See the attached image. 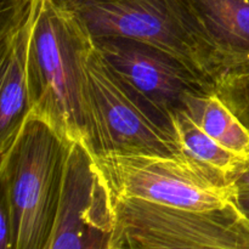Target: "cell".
<instances>
[{
    "label": "cell",
    "mask_w": 249,
    "mask_h": 249,
    "mask_svg": "<svg viewBox=\"0 0 249 249\" xmlns=\"http://www.w3.org/2000/svg\"><path fill=\"white\" fill-rule=\"evenodd\" d=\"M91 39L150 44L186 65L214 90L216 70L186 0H55Z\"/></svg>",
    "instance_id": "obj_4"
},
{
    "label": "cell",
    "mask_w": 249,
    "mask_h": 249,
    "mask_svg": "<svg viewBox=\"0 0 249 249\" xmlns=\"http://www.w3.org/2000/svg\"><path fill=\"white\" fill-rule=\"evenodd\" d=\"M233 201H235L236 206L240 208V211L249 219V194L235 195Z\"/></svg>",
    "instance_id": "obj_15"
},
{
    "label": "cell",
    "mask_w": 249,
    "mask_h": 249,
    "mask_svg": "<svg viewBox=\"0 0 249 249\" xmlns=\"http://www.w3.org/2000/svg\"><path fill=\"white\" fill-rule=\"evenodd\" d=\"M89 36L55 0H39L28 50L29 116L67 142L85 141L80 55Z\"/></svg>",
    "instance_id": "obj_2"
},
{
    "label": "cell",
    "mask_w": 249,
    "mask_h": 249,
    "mask_svg": "<svg viewBox=\"0 0 249 249\" xmlns=\"http://www.w3.org/2000/svg\"><path fill=\"white\" fill-rule=\"evenodd\" d=\"M186 1L211 53L216 77L249 67V0Z\"/></svg>",
    "instance_id": "obj_10"
},
{
    "label": "cell",
    "mask_w": 249,
    "mask_h": 249,
    "mask_svg": "<svg viewBox=\"0 0 249 249\" xmlns=\"http://www.w3.org/2000/svg\"><path fill=\"white\" fill-rule=\"evenodd\" d=\"M39 0L15 28L0 34V153L18 135L29 112L28 50Z\"/></svg>",
    "instance_id": "obj_9"
},
{
    "label": "cell",
    "mask_w": 249,
    "mask_h": 249,
    "mask_svg": "<svg viewBox=\"0 0 249 249\" xmlns=\"http://www.w3.org/2000/svg\"><path fill=\"white\" fill-rule=\"evenodd\" d=\"M214 91L249 130V67L219 74Z\"/></svg>",
    "instance_id": "obj_13"
},
{
    "label": "cell",
    "mask_w": 249,
    "mask_h": 249,
    "mask_svg": "<svg viewBox=\"0 0 249 249\" xmlns=\"http://www.w3.org/2000/svg\"><path fill=\"white\" fill-rule=\"evenodd\" d=\"M84 143L101 156H179L172 122L136 94L108 65L91 38L80 55Z\"/></svg>",
    "instance_id": "obj_1"
},
{
    "label": "cell",
    "mask_w": 249,
    "mask_h": 249,
    "mask_svg": "<svg viewBox=\"0 0 249 249\" xmlns=\"http://www.w3.org/2000/svg\"><path fill=\"white\" fill-rule=\"evenodd\" d=\"M94 43L114 72L169 121L184 109L189 95L213 90L181 61L150 44L123 38L95 39Z\"/></svg>",
    "instance_id": "obj_8"
},
{
    "label": "cell",
    "mask_w": 249,
    "mask_h": 249,
    "mask_svg": "<svg viewBox=\"0 0 249 249\" xmlns=\"http://www.w3.org/2000/svg\"><path fill=\"white\" fill-rule=\"evenodd\" d=\"M94 158L114 196L191 211L221 208L235 198L231 179L185 153Z\"/></svg>",
    "instance_id": "obj_6"
},
{
    "label": "cell",
    "mask_w": 249,
    "mask_h": 249,
    "mask_svg": "<svg viewBox=\"0 0 249 249\" xmlns=\"http://www.w3.org/2000/svg\"><path fill=\"white\" fill-rule=\"evenodd\" d=\"M113 197L109 249H249V219L236 206L191 211Z\"/></svg>",
    "instance_id": "obj_5"
},
{
    "label": "cell",
    "mask_w": 249,
    "mask_h": 249,
    "mask_svg": "<svg viewBox=\"0 0 249 249\" xmlns=\"http://www.w3.org/2000/svg\"><path fill=\"white\" fill-rule=\"evenodd\" d=\"M180 148L185 155L213 168L229 179L238 172L247 158L226 150L208 135L185 109L175 112L170 118Z\"/></svg>",
    "instance_id": "obj_12"
},
{
    "label": "cell",
    "mask_w": 249,
    "mask_h": 249,
    "mask_svg": "<svg viewBox=\"0 0 249 249\" xmlns=\"http://www.w3.org/2000/svg\"><path fill=\"white\" fill-rule=\"evenodd\" d=\"M113 197L83 141L67 143L60 206L46 249H109Z\"/></svg>",
    "instance_id": "obj_7"
},
{
    "label": "cell",
    "mask_w": 249,
    "mask_h": 249,
    "mask_svg": "<svg viewBox=\"0 0 249 249\" xmlns=\"http://www.w3.org/2000/svg\"><path fill=\"white\" fill-rule=\"evenodd\" d=\"M231 181H232L236 195L249 194V157L238 169V172L233 175Z\"/></svg>",
    "instance_id": "obj_14"
},
{
    "label": "cell",
    "mask_w": 249,
    "mask_h": 249,
    "mask_svg": "<svg viewBox=\"0 0 249 249\" xmlns=\"http://www.w3.org/2000/svg\"><path fill=\"white\" fill-rule=\"evenodd\" d=\"M67 141L27 116L1 155V202L14 226L16 249H46L60 206Z\"/></svg>",
    "instance_id": "obj_3"
},
{
    "label": "cell",
    "mask_w": 249,
    "mask_h": 249,
    "mask_svg": "<svg viewBox=\"0 0 249 249\" xmlns=\"http://www.w3.org/2000/svg\"><path fill=\"white\" fill-rule=\"evenodd\" d=\"M184 109L223 147L241 157H249V130L214 90L189 95Z\"/></svg>",
    "instance_id": "obj_11"
}]
</instances>
